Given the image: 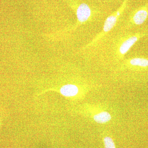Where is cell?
<instances>
[{"instance_id": "6da1fadb", "label": "cell", "mask_w": 148, "mask_h": 148, "mask_svg": "<svg viewBox=\"0 0 148 148\" xmlns=\"http://www.w3.org/2000/svg\"><path fill=\"white\" fill-rule=\"evenodd\" d=\"M147 34L146 32L125 33L114 39L112 46V55L116 60H123L126 53L140 39Z\"/></svg>"}, {"instance_id": "7a4b0ae2", "label": "cell", "mask_w": 148, "mask_h": 148, "mask_svg": "<svg viewBox=\"0 0 148 148\" xmlns=\"http://www.w3.org/2000/svg\"><path fill=\"white\" fill-rule=\"evenodd\" d=\"M127 1L128 0H123V2L119 8L107 17L103 25L102 31L95 36V38L88 45L87 47H92L95 45L113 29L126 9Z\"/></svg>"}, {"instance_id": "3957f363", "label": "cell", "mask_w": 148, "mask_h": 148, "mask_svg": "<svg viewBox=\"0 0 148 148\" xmlns=\"http://www.w3.org/2000/svg\"><path fill=\"white\" fill-rule=\"evenodd\" d=\"M148 17V4L144 5L132 11L128 16L127 22L128 27L140 26L147 20Z\"/></svg>"}, {"instance_id": "277c9868", "label": "cell", "mask_w": 148, "mask_h": 148, "mask_svg": "<svg viewBox=\"0 0 148 148\" xmlns=\"http://www.w3.org/2000/svg\"><path fill=\"white\" fill-rule=\"evenodd\" d=\"M75 10L77 21L80 24L92 21L95 18V11L85 3L77 4Z\"/></svg>"}, {"instance_id": "5b68a950", "label": "cell", "mask_w": 148, "mask_h": 148, "mask_svg": "<svg viewBox=\"0 0 148 148\" xmlns=\"http://www.w3.org/2000/svg\"><path fill=\"white\" fill-rule=\"evenodd\" d=\"M124 69L132 71H148V58L144 57H132L123 61L121 65Z\"/></svg>"}, {"instance_id": "8992f818", "label": "cell", "mask_w": 148, "mask_h": 148, "mask_svg": "<svg viewBox=\"0 0 148 148\" xmlns=\"http://www.w3.org/2000/svg\"><path fill=\"white\" fill-rule=\"evenodd\" d=\"M79 92V88L76 85L67 84L62 86L60 89V92L62 95L67 97L75 96Z\"/></svg>"}, {"instance_id": "52a82bcc", "label": "cell", "mask_w": 148, "mask_h": 148, "mask_svg": "<svg viewBox=\"0 0 148 148\" xmlns=\"http://www.w3.org/2000/svg\"><path fill=\"white\" fill-rule=\"evenodd\" d=\"M112 117L110 114L107 112L103 111L99 113L96 114L93 116L94 121L98 123H106L110 121Z\"/></svg>"}, {"instance_id": "ba28073f", "label": "cell", "mask_w": 148, "mask_h": 148, "mask_svg": "<svg viewBox=\"0 0 148 148\" xmlns=\"http://www.w3.org/2000/svg\"><path fill=\"white\" fill-rule=\"evenodd\" d=\"M103 142L105 148H116L113 140L110 137H105L103 139Z\"/></svg>"}]
</instances>
